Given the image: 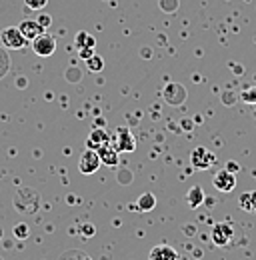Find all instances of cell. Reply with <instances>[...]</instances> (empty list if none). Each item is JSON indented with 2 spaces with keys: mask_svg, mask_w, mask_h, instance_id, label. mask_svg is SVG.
<instances>
[{
  "mask_svg": "<svg viewBox=\"0 0 256 260\" xmlns=\"http://www.w3.org/2000/svg\"><path fill=\"white\" fill-rule=\"evenodd\" d=\"M0 44L4 48H10V50H22L30 42L24 38V34L18 30V26H8V28H4L0 32Z\"/></svg>",
  "mask_w": 256,
  "mask_h": 260,
  "instance_id": "1",
  "label": "cell"
},
{
  "mask_svg": "<svg viewBox=\"0 0 256 260\" xmlns=\"http://www.w3.org/2000/svg\"><path fill=\"white\" fill-rule=\"evenodd\" d=\"M30 44H32V50L40 58H48V56H52L56 52V38L50 36L48 32H42L40 36H36Z\"/></svg>",
  "mask_w": 256,
  "mask_h": 260,
  "instance_id": "2",
  "label": "cell"
},
{
  "mask_svg": "<svg viewBox=\"0 0 256 260\" xmlns=\"http://www.w3.org/2000/svg\"><path fill=\"white\" fill-rule=\"evenodd\" d=\"M216 160V156L210 152V150H206L204 146H198V148H194L190 152V162H192V168H196V170H206V168H210L212 164Z\"/></svg>",
  "mask_w": 256,
  "mask_h": 260,
  "instance_id": "3",
  "label": "cell"
},
{
  "mask_svg": "<svg viewBox=\"0 0 256 260\" xmlns=\"http://www.w3.org/2000/svg\"><path fill=\"white\" fill-rule=\"evenodd\" d=\"M100 156H98V152L92 150V148H86L84 152H82V156H80V160H78V170L82 172V174H94L96 170L100 168Z\"/></svg>",
  "mask_w": 256,
  "mask_h": 260,
  "instance_id": "4",
  "label": "cell"
},
{
  "mask_svg": "<svg viewBox=\"0 0 256 260\" xmlns=\"http://www.w3.org/2000/svg\"><path fill=\"white\" fill-rule=\"evenodd\" d=\"M110 144H112L118 152H132L134 146H136L134 136L130 134L128 128H118V136H116L114 140H112V136H110Z\"/></svg>",
  "mask_w": 256,
  "mask_h": 260,
  "instance_id": "5",
  "label": "cell"
},
{
  "mask_svg": "<svg viewBox=\"0 0 256 260\" xmlns=\"http://www.w3.org/2000/svg\"><path fill=\"white\" fill-rule=\"evenodd\" d=\"M212 184H214L220 192H232V190L236 188V178H234L232 172H228V170L224 168V170H218V172L214 174Z\"/></svg>",
  "mask_w": 256,
  "mask_h": 260,
  "instance_id": "6",
  "label": "cell"
},
{
  "mask_svg": "<svg viewBox=\"0 0 256 260\" xmlns=\"http://www.w3.org/2000/svg\"><path fill=\"white\" fill-rule=\"evenodd\" d=\"M232 236H234V230L226 222H218L212 226V242L216 246H226L232 240Z\"/></svg>",
  "mask_w": 256,
  "mask_h": 260,
  "instance_id": "7",
  "label": "cell"
},
{
  "mask_svg": "<svg viewBox=\"0 0 256 260\" xmlns=\"http://www.w3.org/2000/svg\"><path fill=\"white\" fill-rule=\"evenodd\" d=\"M18 30L24 34V38L32 42L36 36H40L42 32H46V28L38 22V20H30V18H26V20H22L20 24H18Z\"/></svg>",
  "mask_w": 256,
  "mask_h": 260,
  "instance_id": "8",
  "label": "cell"
},
{
  "mask_svg": "<svg viewBox=\"0 0 256 260\" xmlns=\"http://www.w3.org/2000/svg\"><path fill=\"white\" fill-rule=\"evenodd\" d=\"M110 142V134L104 128H94L90 132V136L86 138V148H92V150H98L102 146H106Z\"/></svg>",
  "mask_w": 256,
  "mask_h": 260,
  "instance_id": "9",
  "label": "cell"
},
{
  "mask_svg": "<svg viewBox=\"0 0 256 260\" xmlns=\"http://www.w3.org/2000/svg\"><path fill=\"white\" fill-rule=\"evenodd\" d=\"M148 260H178V254H176V250H174L172 246H168V244H158V246H154V248L150 250Z\"/></svg>",
  "mask_w": 256,
  "mask_h": 260,
  "instance_id": "10",
  "label": "cell"
},
{
  "mask_svg": "<svg viewBox=\"0 0 256 260\" xmlns=\"http://www.w3.org/2000/svg\"><path fill=\"white\" fill-rule=\"evenodd\" d=\"M98 152V156H100V162L106 164V166H116L118 164V150L108 142L106 146H102V148H98L96 150Z\"/></svg>",
  "mask_w": 256,
  "mask_h": 260,
  "instance_id": "11",
  "label": "cell"
},
{
  "mask_svg": "<svg viewBox=\"0 0 256 260\" xmlns=\"http://www.w3.org/2000/svg\"><path fill=\"white\" fill-rule=\"evenodd\" d=\"M154 206H156V196L152 194V192H144V194L136 200V204H134V208L140 210V212H148Z\"/></svg>",
  "mask_w": 256,
  "mask_h": 260,
  "instance_id": "12",
  "label": "cell"
},
{
  "mask_svg": "<svg viewBox=\"0 0 256 260\" xmlns=\"http://www.w3.org/2000/svg\"><path fill=\"white\" fill-rule=\"evenodd\" d=\"M186 198H188V206H190V208H196V206H200V204L206 200V196H204V190H202L200 186H192L190 190H188V194H186Z\"/></svg>",
  "mask_w": 256,
  "mask_h": 260,
  "instance_id": "13",
  "label": "cell"
},
{
  "mask_svg": "<svg viewBox=\"0 0 256 260\" xmlns=\"http://www.w3.org/2000/svg\"><path fill=\"white\" fill-rule=\"evenodd\" d=\"M96 38L88 32H78L76 34V48H94Z\"/></svg>",
  "mask_w": 256,
  "mask_h": 260,
  "instance_id": "14",
  "label": "cell"
},
{
  "mask_svg": "<svg viewBox=\"0 0 256 260\" xmlns=\"http://www.w3.org/2000/svg\"><path fill=\"white\" fill-rule=\"evenodd\" d=\"M240 208L248 210V212H256V190L240 196Z\"/></svg>",
  "mask_w": 256,
  "mask_h": 260,
  "instance_id": "15",
  "label": "cell"
},
{
  "mask_svg": "<svg viewBox=\"0 0 256 260\" xmlns=\"http://www.w3.org/2000/svg\"><path fill=\"white\" fill-rule=\"evenodd\" d=\"M178 6H180V0H158V8L162 12H166V14L176 12Z\"/></svg>",
  "mask_w": 256,
  "mask_h": 260,
  "instance_id": "16",
  "label": "cell"
},
{
  "mask_svg": "<svg viewBox=\"0 0 256 260\" xmlns=\"http://www.w3.org/2000/svg\"><path fill=\"white\" fill-rule=\"evenodd\" d=\"M86 66H88L90 72H100V70L104 68V60H102V56L94 54V56H90V58L86 60Z\"/></svg>",
  "mask_w": 256,
  "mask_h": 260,
  "instance_id": "17",
  "label": "cell"
},
{
  "mask_svg": "<svg viewBox=\"0 0 256 260\" xmlns=\"http://www.w3.org/2000/svg\"><path fill=\"white\" fill-rule=\"evenodd\" d=\"M60 260H92L86 252H82V250H68V252H64Z\"/></svg>",
  "mask_w": 256,
  "mask_h": 260,
  "instance_id": "18",
  "label": "cell"
},
{
  "mask_svg": "<svg viewBox=\"0 0 256 260\" xmlns=\"http://www.w3.org/2000/svg\"><path fill=\"white\" fill-rule=\"evenodd\" d=\"M28 234H30V228H28V224L20 222V224H16V226H14V236H16L18 240H24V238H28Z\"/></svg>",
  "mask_w": 256,
  "mask_h": 260,
  "instance_id": "19",
  "label": "cell"
},
{
  "mask_svg": "<svg viewBox=\"0 0 256 260\" xmlns=\"http://www.w3.org/2000/svg\"><path fill=\"white\" fill-rule=\"evenodd\" d=\"M24 4H26V8H30L34 12H40L42 8H46L48 0H24Z\"/></svg>",
  "mask_w": 256,
  "mask_h": 260,
  "instance_id": "20",
  "label": "cell"
},
{
  "mask_svg": "<svg viewBox=\"0 0 256 260\" xmlns=\"http://www.w3.org/2000/svg\"><path fill=\"white\" fill-rule=\"evenodd\" d=\"M8 68H10V60H8V54L4 52V50H0V78L8 72Z\"/></svg>",
  "mask_w": 256,
  "mask_h": 260,
  "instance_id": "21",
  "label": "cell"
},
{
  "mask_svg": "<svg viewBox=\"0 0 256 260\" xmlns=\"http://www.w3.org/2000/svg\"><path fill=\"white\" fill-rule=\"evenodd\" d=\"M240 96H242L244 102H248V104H256V86L248 88V90H244Z\"/></svg>",
  "mask_w": 256,
  "mask_h": 260,
  "instance_id": "22",
  "label": "cell"
},
{
  "mask_svg": "<svg viewBox=\"0 0 256 260\" xmlns=\"http://www.w3.org/2000/svg\"><path fill=\"white\" fill-rule=\"evenodd\" d=\"M78 56L82 60H88L90 56H94V48H78Z\"/></svg>",
  "mask_w": 256,
  "mask_h": 260,
  "instance_id": "23",
  "label": "cell"
},
{
  "mask_svg": "<svg viewBox=\"0 0 256 260\" xmlns=\"http://www.w3.org/2000/svg\"><path fill=\"white\" fill-rule=\"evenodd\" d=\"M36 20H38V22H40L44 28H48V26L52 24V16H50V14H40Z\"/></svg>",
  "mask_w": 256,
  "mask_h": 260,
  "instance_id": "24",
  "label": "cell"
},
{
  "mask_svg": "<svg viewBox=\"0 0 256 260\" xmlns=\"http://www.w3.org/2000/svg\"><path fill=\"white\" fill-rule=\"evenodd\" d=\"M228 172H232V174H236L238 170H240V166H238V162H234V160H230V162H226V166H224Z\"/></svg>",
  "mask_w": 256,
  "mask_h": 260,
  "instance_id": "25",
  "label": "cell"
},
{
  "mask_svg": "<svg viewBox=\"0 0 256 260\" xmlns=\"http://www.w3.org/2000/svg\"><path fill=\"white\" fill-rule=\"evenodd\" d=\"M82 230V236H86V238H90L92 234H94V226H90V224H86V226L80 228Z\"/></svg>",
  "mask_w": 256,
  "mask_h": 260,
  "instance_id": "26",
  "label": "cell"
}]
</instances>
